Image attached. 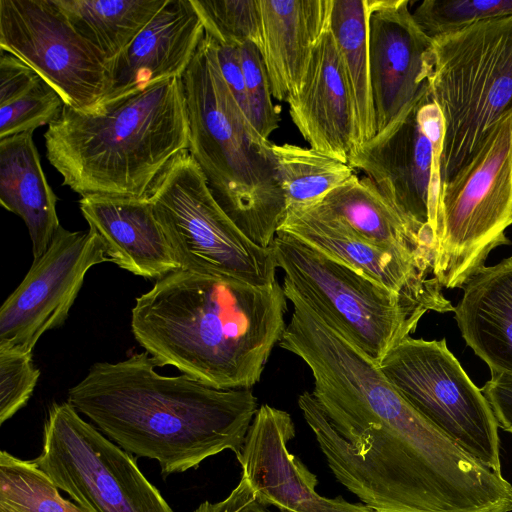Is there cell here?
<instances>
[{"label":"cell","mask_w":512,"mask_h":512,"mask_svg":"<svg viewBox=\"0 0 512 512\" xmlns=\"http://www.w3.org/2000/svg\"><path fill=\"white\" fill-rule=\"evenodd\" d=\"M287 350L310 368L298 398L335 478L377 512H511L512 485L422 416L359 347L321 317Z\"/></svg>","instance_id":"6da1fadb"},{"label":"cell","mask_w":512,"mask_h":512,"mask_svg":"<svg viewBox=\"0 0 512 512\" xmlns=\"http://www.w3.org/2000/svg\"><path fill=\"white\" fill-rule=\"evenodd\" d=\"M159 367L147 351L95 363L67 402L128 453L156 460L163 476L227 449L239 453L258 410L251 388L218 389Z\"/></svg>","instance_id":"7a4b0ae2"},{"label":"cell","mask_w":512,"mask_h":512,"mask_svg":"<svg viewBox=\"0 0 512 512\" xmlns=\"http://www.w3.org/2000/svg\"><path fill=\"white\" fill-rule=\"evenodd\" d=\"M287 297L274 282L180 269L136 299L131 330L163 366L218 389L251 388L286 328Z\"/></svg>","instance_id":"3957f363"},{"label":"cell","mask_w":512,"mask_h":512,"mask_svg":"<svg viewBox=\"0 0 512 512\" xmlns=\"http://www.w3.org/2000/svg\"><path fill=\"white\" fill-rule=\"evenodd\" d=\"M46 157L81 197L148 200L189 150L180 78L86 113L64 105L44 134Z\"/></svg>","instance_id":"277c9868"},{"label":"cell","mask_w":512,"mask_h":512,"mask_svg":"<svg viewBox=\"0 0 512 512\" xmlns=\"http://www.w3.org/2000/svg\"><path fill=\"white\" fill-rule=\"evenodd\" d=\"M181 83L189 153L240 230L258 246L271 247L287 212L272 143L233 97L219 67L215 41L206 31Z\"/></svg>","instance_id":"5b68a950"},{"label":"cell","mask_w":512,"mask_h":512,"mask_svg":"<svg viewBox=\"0 0 512 512\" xmlns=\"http://www.w3.org/2000/svg\"><path fill=\"white\" fill-rule=\"evenodd\" d=\"M428 84L444 120L443 185L472 159L492 125L512 110V16L432 38Z\"/></svg>","instance_id":"8992f818"},{"label":"cell","mask_w":512,"mask_h":512,"mask_svg":"<svg viewBox=\"0 0 512 512\" xmlns=\"http://www.w3.org/2000/svg\"><path fill=\"white\" fill-rule=\"evenodd\" d=\"M283 288L294 292L379 365L432 309L391 291L284 232L272 244Z\"/></svg>","instance_id":"52a82bcc"},{"label":"cell","mask_w":512,"mask_h":512,"mask_svg":"<svg viewBox=\"0 0 512 512\" xmlns=\"http://www.w3.org/2000/svg\"><path fill=\"white\" fill-rule=\"evenodd\" d=\"M512 225V110L492 125L472 159L442 185L433 275L463 288Z\"/></svg>","instance_id":"ba28073f"},{"label":"cell","mask_w":512,"mask_h":512,"mask_svg":"<svg viewBox=\"0 0 512 512\" xmlns=\"http://www.w3.org/2000/svg\"><path fill=\"white\" fill-rule=\"evenodd\" d=\"M149 201L183 270L256 286L277 281L272 246L260 247L240 230L189 151L176 159Z\"/></svg>","instance_id":"9c48e42d"},{"label":"cell","mask_w":512,"mask_h":512,"mask_svg":"<svg viewBox=\"0 0 512 512\" xmlns=\"http://www.w3.org/2000/svg\"><path fill=\"white\" fill-rule=\"evenodd\" d=\"M32 461L87 512H174L130 453L67 401L50 407L42 451Z\"/></svg>","instance_id":"30bf717a"},{"label":"cell","mask_w":512,"mask_h":512,"mask_svg":"<svg viewBox=\"0 0 512 512\" xmlns=\"http://www.w3.org/2000/svg\"><path fill=\"white\" fill-rule=\"evenodd\" d=\"M378 367L422 416L477 461L501 473L494 414L445 339L409 336L395 345Z\"/></svg>","instance_id":"8fae6325"},{"label":"cell","mask_w":512,"mask_h":512,"mask_svg":"<svg viewBox=\"0 0 512 512\" xmlns=\"http://www.w3.org/2000/svg\"><path fill=\"white\" fill-rule=\"evenodd\" d=\"M444 120L429 90L373 138L351 152L348 164L365 173L411 221L439 231Z\"/></svg>","instance_id":"7c38bea8"},{"label":"cell","mask_w":512,"mask_h":512,"mask_svg":"<svg viewBox=\"0 0 512 512\" xmlns=\"http://www.w3.org/2000/svg\"><path fill=\"white\" fill-rule=\"evenodd\" d=\"M0 49L32 68L77 111H94L109 90L106 58L54 0H0Z\"/></svg>","instance_id":"4fadbf2b"},{"label":"cell","mask_w":512,"mask_h":512,"mask_svg":"<svg viewBox=\"0 0 512 512\" xmlns=\"http://www.w3.org/2000/svg\"><path fill=\"white\" fill-rule=\"evenodd\" d=\"M110 261L99 235L60 226L0 310V345L29 352L48 330L62 325L94 265Z\"/></svg>","instance_id":"5bb4252c"},{"label":"cell","mask_w":512,"mask_h":512,"mask_svg":"<svg viewBox=\"0 0 512 512\" xmlns=\"http://www.w3.org/2000/svg\"><path fill=\"white\" fill-rule=\"evenodd\" d=\"M432 39L408 0H369L368 53L377 132L428 92Z\"/></svg>","instance_id":"9a60e30c"},{"label":"cell","mask_w":512,"mask_h":512,"mask_svg":"<svg viewBox=\"0 0 512 512\" xmlns=\"http://www.w3.org/2000/svg\"><path fill=\"white\" fill-rule=\"evenodd\" d=\"M294 436L289 413L268 404L258 408L236 458L262 503L280 512H377L342 497L318 494L316 475L288 450Z\"/></svg>","instance_id":"2e32d148"},{"label":"cell","mask_w":512,"mask_h":512,"mask_svg":"<svg viewBox=\"0 0 512 512\" xmlns=\"http://www.w3.org/2000/svg\"><path fill=\"white\" fill-rule=\"evenodd\" d=\"M277 232H284L379 285L427 304L432 311H454L433 272L353 232L340 219L313 207L288 209Z\"/></svg>","instance_id":"e0dca14e"},{"label":"cell","mask_w":512,"mask_h":512,"mask_svg":"<svg viewBox=\"0 0 512 512\" xmlns=\"http://www.w3.org/2000/svg\"><path fill=\"white\" fill-rule=\"evenodd\" d=\"M204 32L192 0H167L130 46L108 62L110 87L92 112L158 82L180 78Z\"/></svg>","instance_id":"ac0fdd59"},{"label":"cell","mask_w":512,"mask_h":512,"mask_svg":"<svg viewBox=\"0 0 512 512\" xmlns=\"http://www.w3.org/2000/svg\"><path fill=\"white\" fill-rule=\"evenodd\" d=\"M286 102L292 122L311 148L348 162L353 146L351 101L330 26Z\"/></svg>","instance_id":"d6986e66"},{"label":"cell","mask_w":512,"mask_h":512,"mask_svg":"<svg viewBox=\"0 0 512 512\" xmlns=\"http://www.w3.org/2000/svg\"><path fill=\"white\" fill-rule=\"evenodd\" d=\"M79 204L110 262L157 280L182 269L149 199L89 196L82 197Z\"/></svg>","instance_id":"ffe728a7"},{"label":"cell","mask_w":512,"mask_h":512,"mask_svg":"<svg viewBox=\"0 0 512 512\" xmlns=\"http://www.w3.org/2000/svg\"><path fill=\"white\" fill-rule=\"evenodd\" d=\"M259 50L272 96L279 101L300 85L314 47L329 29L332 0H257Z\"/></svg>","instance_id":"44dd1931"},{"label":"cell","mask_w":512,"mask_h":512,"mask_svg":"<svg viewBox=\"0 0 512 512\" xmlns=\"http://www.w3.org/2000/svg\"><path fill=\"white\" fill-rule=\"evenodd\" d=\"M307 207L340 219L367 241L433 272L431 234L403 214L368 177L355 174L320 202Z\"/></svg>","instance_id":"7402d4cb"},{"label":"cell","mask_w":512,"mask_h":512,"mask_svg":"<svg viewBox=\"0 0 512 512\" xmlns=\"http://www.w3.org/2000/svg\"><path fill=\"white\" fill-rule=\"evenodd\" d=\"M462 289L454 313L463 339L491 373L512 374V256L483 267Z\"/></svg>","instance_id":"603a6c76"},{"label":"cell","mask_w":512,"mask_h":512,"mask_svg":"<svg viewBox=\"0 0 512 512\" xmlns=\"http://www.w3.org/2000/svg\"><path fill=\"white\" fill-rule=\"evenodd\" d=\"M33 132L0 140V201L25 222L33 259L49 247L59 224L57 197L47 182Z\"/></svg>","instance_id":"cb8c5ba5"},{"label":"cell","mask_w":512,"mask_h":512,"mask_svg":"<svg viewBox=\"0 0 512 512\" xmlns=\"http://www.w3.org/2000/svg\"><path fill=\"white\" fill-rule=\"evenodd\" d=\"M368 15L369 0H332L330 31L351 101L352 151L377 133L368 53Z\"/></svg>","instance_id":"d4e9b609"},{"label":"cell","mask_w":512,"mask_h":512,"mask_svg":"<svg viewBox=\"0 0 512 512\" xmlns=\"http://www.w3.org/2000/svg\"><path fill=\"white\" fill-rule=\"evenodd\" d=\"M72 27L107 62L134 41L167 0H54Z\"/></svg>","instance_id":"484cf974"},{"label":"cell","mask_w":512,"mask_h":512,"mask_svg":"<svg viewBox=\"0 0 512 512\" xmlns=\"http://www.w3.org/2000/svg\"><path fill=\"white\" fill-rule=\"evenodd\" d=\"M272 151L287 210L320 202L355 175L348 163L311 147L272 143Z\"/></svg>","instance_id":"4316f807"},{"label":"cell","mask_w":512,"mask_h":512,"mask_svg":"<svg viewBox=\"0 0 512 512\" xmlns=\"http://www.w3.org/2000/svg\"><path fill=\"white\" fill-rule=\"evenodd\" d=\"M0 512H87L64 499L32 461L0 453Z\"/></svg>","instance_id":"83f0119b"},{"label":"cell","mask_w":512,"mask_h":512,"mask_svg":"<svg viewBox=\"0 0 512 512\" xmlns=\"http://www.w3.org/2000/svg\"><path fill=\"white\" fill-rule=\"evenodd\" d=\"M412 13L432 39L480 21L512 16V0H424Z\"/></svg>","instance_id":"f1b7e54d"},{"label":"cell","mask_w":512,"mask_h":512,"mask_svg":"<svg viewBox=\"0 0 512 512\" xmlns=\"http://www.w3.org/2000/svg\"><path fill=\"white\" fill-rule=\"evenodd\" d=\"M204 30L218 43L260 45L257 0H192Z\"/></svg>","instance_id":"f546056e"},{"label":"cell","mask_w":512,"mask_h":512,"mask_svg":"<svg viewBox=\"0 0 512 512\" xmlns=\"http://www.w3.org/2000/svg\"><path fill=\"white\" fill-rule=\"evenodd\" d=\"M64 105L61 96L42 79L21 98L0 106V140L50 125Z\"/></svg>","instance_id":"4dcf8cb0"},{"label":"cell","mask_w":512,"mask_h":512,"mask_svg":"<svg viewBox=\"0 0 512 512\" xmlns=\"http://www.w3.org/2000/svg\"><path fill=\"white\" fill-rule=\"evenodd\" d=\"M245 78L249 119L256 130L269 140L280 122V108L272 101L267 71L259 48L252 42L239 45Z\"/></svg>","instance_id":"1f68e13d"},{"label":"cell","mask_w":512,"mask_h":512,"mask_svg":"<svg viewBox=\"0 0 512 512\" xmlns=\"http://www.w3.org/2000/svg\"><path fill=\"white\" fill-rule=\"evenodd\" d=\"M40 377L32 352L0 345V423L26 405Z\"/></svg>","instance_id":"d6a6232c"},{"label":"cell","mask_w":512,"mask_h":512,"mask_svg":"<svg viewBox=\"0 0 512 512\" xmlns=\"http://www.w3.org/2000/svg\"><path fill=\"white\" fill-rule=\"evenodd\" d=\"M42 78L23 61L9 53L0 57V106L9 104L32 90Z\"/></svg>","instance_id":"836d02e7"},{"label":"cell","mask_w":512,"mask_h":512,"mask_svg":"<svg viewBox=\"0 0 512 512\" xmlns=\"http://www.w3.org/2000/svg\"><path fill=\"white\" fill-rule=\"evenodd\" d=\"M498 427L512 433V374L491 373L481 388Z\"/></svg>","instance_id":"e575fe53"},{"label":"cell","mask_w":512,"mask_h":512,"mask_svg":"<svg viewBox=\"0 0 512 512\" xmlns=\"http://www.w3.org/2000/svg\"><path fill=\"white\" fill-rule=\"evenodd\" d=\"M215 44L217 59L222 76L240 108L249 118L245 78L241 63L239 46L222 44L216 41Z\"/></svg>","instance_id":"d590c367"},{"label":"cell","mask_w":512,"mask_h":512,"mask_svg":"<svg viewBox=\"0 0 512 512\" xmlns=\"http://www.w3.org/2000/svg\"><path fill=\"white\" fill-rule=\"evenodd\" d=\"M193 512H272L256 496L245 475L222 501L201 503Z\"/></svg>","instance_id":"8d00e7d4"}]
</instances>
